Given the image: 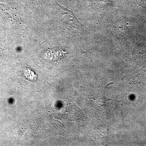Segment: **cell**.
<instances>
[{
    "label": "cell",
    "instance_id": "6da1fadb",
    "mask_svg": "<svg viewBox=\"0 0 146 146\" xmlns=\"http://www.w3.org/2000/svg\"><path fill=\"white\" fill-rule=\"evenodd\" d=\"M57 3L58 18L61 23L68 27L82 29L84 25L80 22L74 13L68 9Z\"/></svg>",
    "mask_w": 146,
    "mask_h": 146
}]
</instances>
